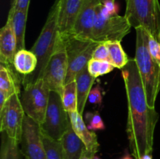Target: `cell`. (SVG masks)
Instances as JSON below:
<instances>
[{
  "label": "cell",
  "instance_id": "6da1fadb",
  "mask_svg": "<svg viewBox=\"0 0 160 159\" xmlns=\"http://www.w3.org/2000/svg\"><path fill=\"white\" fill-rule=\"evenodd\" d=\"M122 77L128 98L126 131L130 150L131 155L139 159L144 154L152 153L155 129L159 115L156 108L147 103L140 73L134 59H130L122 69Z\"/></svg>",
  "mask_w": 160,
  "mask_h": 159
},
{
  "label": "cell",
  "instance_id": "7a4b0ae2",
  "mask_svg": "<svg viewBox=\"0 0 160 159\" xmlns=\"http://www.w3.org/2000/svg\"><path fill=\"white\" fill-rule=\"evenodd\" d=\"M134 61L140 73L146 95L147 103L155 108L160 91V65L153 59L148 46V31L144 27L136 28Z\"/></svg>",
  "mask_w": 160,
  "mask_h": 159
},
{
  "label": "cell",
  "instance_id": "3957f363",
  "mask_svg": "<svg viewBox=\"0 0 160 159\" xmlns=\"http://www.w3.org/2000/svg\"><path fill=\"white\" fill-rule=\"evenodd\" d=\"M59 2L60 0H56L52 6L47 17L46 22L42 28L41 34L36 40L35 43L31 48L38 59V65L35 71L31 75L23 77V84H31L42 79L47 65L52 55L56 48L59 37L58 31V18H59Z\"/></svg>",
  "mask_w": 160,
  "mask_h": 159
},
{
  "label": "cell",
  "instance_id": "277c9868",
  "mask_svg": "<svg viewBox=\"0 0 160 159\" xmlns=\"http://www.w3.org/2000/svg\"><path fill=\"white\" fill-rule=\"evenodd\" d=\"M124 16L132 27H144L160 42L159 0H126Z\"/></svg>",
  "mask_w": 160,
  "mask_h": 159
},
{
  "label": "cell",
  "instance_id": "5b68a950",
  "mask_svg": "<svg viewBox=\"0 0 160 159\" xmlns=\"http://www.w3.org/2000/svg\"><path fill=\"white\" fill-rule=\"evenodd\" d=\"M62 40L65 43L68 59V70L65 80V84H67L75 80L77 75L88 66L95 48L99 43L92 39L73 34H70Z\"/></svg>",
  "mask_w": 160,
  "mask_h": 159
},
{
  "label": "cell",
  "instance_id": "8992f818",
  "mask_svg": "<svg viewBox=\"0 0 160 159\" xmlns=\"http://www.w3.org/2000/svg\"><path fill=\"white\" fill-rule=\"evenodd\" d=\"M23 86L20 98L25 114L41 126L45 119L51 90L43 79Z\"/></svg>",
  "mask_w": 160,
  "mask_h": 159
},
{
  "label": "cell",
  "instance_id": "52a82bcc",
  "mask_svg": "<svg viewBox=\"0 0 160 159\" xmlns=\"http://www.w3.org/2000/svg\"><path fill=\"white\" fill-rule=\"evenodd\" d=\"M71 126L69 113L64 108L61 95L51 90L45 119L41 130L45 137L60 141Z\"/></svg>",
  "mask_w": 160,
  "mask_h": 159
},
{
  "label": "cell",
  "instance_id": "ba28073f",
  "mask_svg": "<svg viewBox=\"0 0 160 159\" xmlns=\"http://www.w3.org/2000/svg\"><path fill=\"white\" fill-rule=\"evenodd\" d=\"M102 4V3H101ZM98 6L92 39L98 43L107 41H121L131 31V26L125 16L115 15L106 17Z\"/></svg>",
  "mask_w": 160,
  "mask_h": 159
},
{
  "label": "cell",
  "instance_id": "9c48e42d",
  "mask_svg": "<svg viewBox=\"0 0 160 159\" xmlns=\"http://www.w3.org/2000/svg\"><path fill=\"white\" fill-rule=\"evenodd\" d=\"M68 70V59L64 41L58 37L52 55L44 72L42 79L48 84L50 90L61 95L65 86Z\"/></svg>",
  "mask_w": 160,
  "mask_h": 159
},
{
  "label": "cell",
  "instance_id": "30bf717a",
  "mask_svg": "<svg viewBox=\"0 0 160 159\" xmlns=\"http://www.w3.org/2000/svg\"><path fill=\"white\" fill-rule=\"evenodd\" d=\"M25 115L20 94L12 95L0 108L1 132H5L20 143Z\"/></svg>",
  "mask_w": 160,
  "mask_h": 159
},
{
  "label": "cell",
  "instance_id": "8fae6325",
  "mask_svg": "<svg viewBox=\"0 0 160 159\" xmlns=\"http://www.w3.org/2000/svg\"><path fill=\"white\" fill-rule=\"evenodd\" d=\"M20 143L26 159H47L41 126L28 115H25Z\"/></svg>",
  "mask_w": 160,
  "mask_h": 159
},
{
  "label": "cell",
  "instance_id": "7c38bea8",
  "mask_svg": "<svg viewBox=\"0 0 160 159\" xmlns=\"http://www.w3.org/2000/svg\"><path fill=\"white\" fill-rule=\"evenodd\" d=\"M101 3L100 0H84L75 21L71 34L92 39L97 9Z\"/></svg>",
  "mask_w": 160,
  "mask_h": 159
},
{
  "label": "cell",
  "instance_id": "4fadbf2b",
  "mask_svg": "<svg viewBox=\"0 0 160 159\" xmlns=\"http://www.w3.org/2000/svg\"><path fill=\"white\" fill-rule=\"evenodd\" d=\"M84 1V0H60L58 18L59 39H65L71 34Z\"/></svg>",
  "mask_w": 160,
  "mask_h": 159
},
{
  "label": "cell",
  "instance_id": "5bb4252c",
  "mask_svg": "<svg viewBox=\"0 0 160 159\" xmlns=\"http://www.w3.org/2000/svg\"><path fill=\"white\" fill-rule=\"evenodd\" d=\"M17 53V40L10 20H8L0 31V62L14 67V56ZM15 68V67H14Z\"/></svg>",
  "mask_w": 160,
  "mask_h": 159
},
{
  "label": "cell",
  "instance_id": "9a60e30c",
  "mask_svg": "<svg viewBox=\"0 0 160 159\" xmlns=\"http://www.w3.org/2000/svg\"><path fill=\"white\" fill-rule=\"evenodd\" d=\"M68 113L71 122L72 128L75 133L84 143L86 149L96 154L99 151L100 145L98 142L95 132L88 129L83 119L82 115H81L79 112H73Z\"/></svg>",
  "mask_w": 160,
  "mask_h": 159
},
{
  "label": "cell",
  "instance_id": "2e32d148",
  "mask_svg": "<svg viewBox=\"0 0 160 159\" xmlns=\"http://www.w3.org/2000/svg\"><path fill=\"white\" fill-rule=\"evenodd\" d=\"M21 74L16 70L14 67H9L0 65V91L10 98L12 95L21 94L20 87L23 84Z\"/></svg>",
  "mask_w": 160,
  "mask_h": 159
},
{
  "label": "cell",
  "instance_id": "e0dca14e",
  "mask_svg": "<svg viewBox=\"0 0 160 159\" xmlns=\"http://www.w3.org/2000/svg\"><path fill=\"white\" fill-rule=\"evenodd\" d=\"M75 80L77 83L78 92V112L82 115L95 78L91 76L88 67H86L77 75Z\"/></svg>",
  "mask_w": 160,
  "mask_h": 159
},
{
  "label": "cell",
  "instance_id": "ac0fdd59",
  "mask_svg": "<svg viewBox=\"0 0 160 159\" xmlns=\"http://www.w3.org/2000/svg\"><path fill=\"white\" fill-rule=\"evenodd\" d=\"M28 12L10 9L8 20H10L17 40V51L25 49V31Z\"/></svg>",
  "mask_w": 160,
  "mask_h": 159
},
{
  "label": "cell",
  "instance_id": "d6986e66",
  "mask_svg": "<svg viewBox=\"0 0 160 159\" xmlns=\"http://www.w3.org/2000/svg\"><path fill=\"white\" fill-rule=\"evenodd\" d=\"M60 141L63 147L66 159H80L86 150L85 145L75 133L72 126H70Z\"/></svg>",
  "mask_w": 160,
  "mask_h": 159
},
{
  "label": "cell",
  "instance_id": "ffe728a7",
  "mask_svg": "<svg viewBox=\"0 0 160 159\" xmlns=\"http://www.w3.org/2000/svg\"><path fill=\"white\" fill-rule=\"evenodd\" d=\"M13 65L16 70L22 76H28L35 71L38 65V59L30 50L22 49L17 51L14 56Z\"/></svg>",
  "mask_w": 160,
  "mask_h": 159
},
{
  "label": "cell",
  "instance_id": "44dd1931",
  "mask_svg": "<svg viewBox=\"0 0 160 159\" xmlns=\"http://www.w3.org/2000/svg\"><path fill=\"white\" fill-rule=\"evenodd\" d=\"M109 51V62L115 68H124L129 62L126 52L123 50L120 41H107L106 42Z\"/></svg>",
  "mask_w": 160,
  "mask_h": 159
},
{
  "label": "cell",
  "instance_id": "7402d4cb",
  "mask_svg": "<svg viewBox=\"0 0 160 159\" xmlns=\"http://www.w3.org/2000/svg\"><path fill=\"white\" fill-rule=\"evenodd\" d=\"M19 142L11 138L5 132H2V143L0 149V159H21V150L19 148Z\"/></svg>",
  "mask_w": 160,
  "mask_h": 159
},
{
  "label": "cell",
  "instance_id": "603a6c76",
  "mask_svg": "<svg viewBox=\"0 0 160 159\" xmlns=\"http://www.w3.org/2000/svg\"><path fill=\"white\" fill-rule=\"evenodd\" d=\"M62 104L67 112H78V92L76 80L65 84L61 94Z\"/></svg>",
  "mask_w": 160,
  "mask_h": 159
},
{
  "label": "cell",
  "instance_id": "cb8c5ba5",
  "mask_svg": "<svg viewBox=\"0 0 160 159\" xmlns=\"http://www.w3.org/2000/svg\"><path fill=\"white\" fill-rule=\"evenodd\" d=\"M43 136L47 159H66L65 152L61 141L55 140Z\"/></svg>",
  "mask_w": 160,
  "mask_h": 159
},
{
  "label": "cell",
  "instance_id": "d4e9b609",
  "mask_svg": "<svg viewBox=\"0 0 160 159\" xmlns=\"http://www.w3.org/2000/svg\"><path fill=\"white\" fill-rule=\"evenodd\" d=\"M88 70L92 76L96 79L100 76L109 73L115 67L106 60H98L92 59L88 64Z\"/></svg>",
  "mask_w": 160,
  "mask_h": 159
},
{
  "label": "cell",
  "instance_id": "484cf974",
  "mask_svg": "<svg viewBox=\"0 0 160 159\" xmlns=\"http://www.w3.org/2000/svg\"><path fill=\"white\" fill-rule=\"evenodd\" d=\"M85 118L88 123V128L90 130H102L105 129V124L98 112H88L86 114Z\"/></svg>",
  "mask_w": 160,
  "mask_h": 159
},
{
  "label": "cell",
  "instance_id": "4316f807",
  "mask_svg": "<svg viewBox=\"0 0 160 159\" xmlns=\"http://www.w3.org/2000/svg\"><path fill=\"white\" fill-rule=\"evenodd\" d=\"M148 46L150 54L160 65V42L148 32Z\"/></svg>",
  "mask_w": 160,
  "mask_h": 159
},
{
  "label": "cell",
  "instance_id": "83f0119b",
  "mask_svg": "<svg viewBox=\"0 0 160 159\" xmlns=\"http://www.w3.org/2000/svg\"><path fill=\"white\" fill-rule=\"evenodd\" d=\"M92 59L98 60H106L109 62V51L106 42L99 43L93 52Z\"/></svg>",
  "mask_w": 160,
  "mask_h": 159
},
{
  "label": "cell",
  "instance_id": "f1b7e54d",
  "mask_svg": "<svg viewBox=\"0 0 160 159\" xmlns=\"http://www.w3.org/2000/svg\"><path fill=\"white\" fill-rule=\"evenodd\" d=\"M88 101L92 104L101 105L102 103V93L99 86L97 85L91 90L88 95Z\"/></svg>",
  "mask_w": 160,
  "mask_h": 159
},
{
  "label": "cell",
  "instance_id": "f546056e",
  "mask_svg": "<svg viewBox=\"0 0 160 159\" xmlns=\"http://www.w3.org/2000/svg\"><path fill=\"white\" fill-rule=\"evenodd\" d=\"M30 0H12L10 9L12 10H23L28 12Z\"/></svg>",
  "mask_w": 160,
  "mask_h": 159
},
{
  "label": "cell",
  "instance_id": "4dcf8cb0",
  "mask_svg": "<svg viewBox=\"0 0 160 159\" xmlns=\"http://www.w3.org/2000/svg\"><path fill=\"white\" fill-rule=\"evenodd\" d=\"M102 5L104 6L105 9L107 10V12H109V14L110 16L118 15L117 13H118L119 7H118V5H117L115 2H112V1L105 2L104 3H102Z\"/></svg>",
  "mask_w": 160,
  "mask_h": 159
},
{
  "label": "cell",
  "instance_id": "1f68e13d",
  "mask_svg": "<svg viewBox=\"0 0 160 159\" xmlns=\"http://www.w3.org/2000/svg\"><path fill=\"white\" fill-rule=\"evenodd\" d=\"M95 155V153L92 152V151L86 149L85 151L83 152L82 155L81 156L80 159H93L94 156Z\"/></svg>",
  "mask_w": 160,
  "mask_h": 159
},
{
  "label": "cell",
  "instance_id": "d6a6232c",
  "mask_svg": "<svg viewBox=\"0 0 160 159\" xmlns=\"http://www.w3.org/2000/svg\"><path fill=\"white\" fill-rule=\"evenodd\" d=\"M120 159H133V157H131V154H130L128 152V151H126V152H125L124 155H123L122 157H120Z\"/></svg>",
  "mask_w": 160,
  "mask_h": 159
},
{
  "label": "cell",
  "instance_id": "836d02e7",
  "mask_svg": "<svg viewBox=\"0 0 160 159\" xmlns=\"http://www.w3.org/2000/svg\"><path fill=\"white\" fill-rule=\"evenodd\" d=\"M139 159H152V154H144V155L142 156Z\"/></svg>",
  "mask_w": 160,
  "mask_h": 159
},
{
  "label": "cell",
  "instance_id": "e575fe53",
  "mask_svg": "<svg viewBox=\"0 0 160 159\" xmlns=\"http://www.w3.org/2000/svg\"><path fill=\"white\" fill-rule=\"evenodd\" d=\"M102 3H104L105 2H107V1H112V2H115V0H100Z\"/></svg>",
  "mask_w": 160,
  "mask_h": 159
},
{
  "label": "cell",
  "instance_id": "d590c367",
  "mask_svg": "<svg viewBox=\"0 0 160 159\" xmlns=\"http://www.w3.org/2000/svg\"><path fill=\"white\" fill-rule=\"evenodd\" d=\"M93 159H101V158H100V157H98V156H97V155H95V156H94Z\"/></svg>",
  "mask_w": 160,
  "mask_h": 159
}]
</instances>
